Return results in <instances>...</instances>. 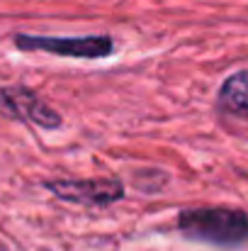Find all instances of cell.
<instances>
[{
  "instance_id": "cell-4",
  "label": "cell",
  "mask_w": 248,
  "mask_h": 251,
  "mask_svg": "<svg viewBox=\"0 0 248 251\" xmlns=\"http://www.w3.org/2000/svg\"><path fill=\"white\" fill-rule=\"evenodd\" d=\"M0 107L10 117L29 122V125H37L42 129H59L64 125L61 115L54 107H49L34 90H29L24 85L0 88Z\"/></svg>"
},
{
  "instance_id": "cell-2",
  "label": "cell",
  "mask_w": 248,
  "mask_h": 251,
  "mask_svg": "<svg viewBox=\"0 0 248 251\" xmlns=\"http://www.w3.org/2000/svg\"><path fill=\"white\" fill-rule=\"evenodd\" d=\"M20 51H46L68 59H107L114 54V39L110 34H83V37H46V34H15Z\"/></svg>"
},
{
  "instance_id": "cell-3",
  "label": "cell",
  "mask_w": 248,
  "mask_h": 251,
  "mask_svg": "<svg viewBox=\"0 0 248 251\" xmlns=\"http://www.w3.org/2000/svg\"><path fill=\"white\" fill-rule=\"evenodd\" d=\"M44 190L66 202L81 205H112L124 198V185L117 178H83V180H44Z\"/></svg>"
},
{
  "instance_id": "cell-1",
  "label": "cell",
  "mask_w": 248,
  "mask_h": 251,
  "mask_svg": "<svg viewBox=\"0 0 248 251\" xmlns=\"http://www.w3.org/2000/svg\"><path fill=\"white\" fill-rule=\"evenodd\" d=\"M178 229L214 247H241L248 242V215L239 207H187L178 215Z\"/></svg>"
},
{
  "instance_id": "cell-5",
  "label": "cell",
  "mask_w": 248,
  "mask_h": 251,
  "mask_svg": "<svg viewBox=\"0 0 248 251\" xmlns=\"http://www.w3.org/2000/svg\"><path fill=\"white\" fill-rule=\"evenodd\" d=\"M219 105L231 112L248 117V69L231 74L219 88Z\"/></svg>"
}]
</instances>
